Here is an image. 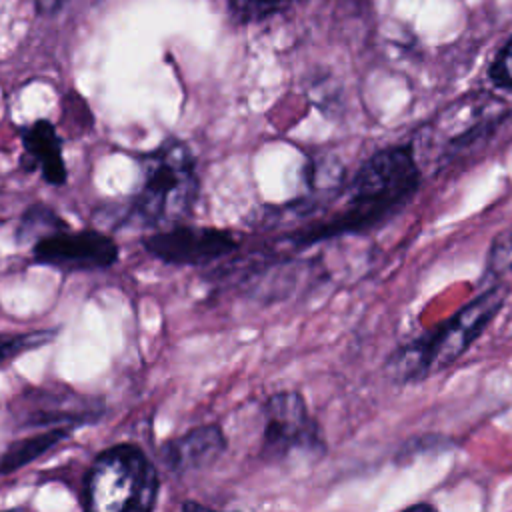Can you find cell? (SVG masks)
Here are the masks:
<instances>
[{
  "label": "cell",
  "instance_id": "obj_11",
  "mask_svg": "<svg viewBox=\"0 0 512 512\" xmlns=\"http://www.w3.org/2000/svg\"><path fill=\"white\" fill-rule=\"evenodd\" d=\"M22 138V166L38 170L42 180L52 186H62L68 180V168L62 154V140L54 124L40 118L20 130Z\"/></svg>",
  "mask_w": 512,
  "mask_h": 512
},
{
  "label": "cell",
  "instance_id": "obj_7",
  "mask_svg": "<svg viewBox=\"0 0 512 512\" xmlns=\"http://www.w3.org/2000/svg\"><path fill=\"white\" fill-rule=\"evenodd\" d=\"M106 412L100 398L82 394L66 384L26 386L10 402V416L18 428H78L98 422Z\"/></svg>",
  "mask_w": 512,
  "mask_h": 512
},
{
  "label": "cell",
  "instance_id": "obj_4",
  "mask_svg": "<svg viewBox=\"0 0 512 512\" xmlns=\"http://www.w3.org/2000/svg\"><path fill=\"white\" fill-rule=\"evenodd\" d=\"M160 476L148 454L130 442L102 450L82 486V506L96 512H148L156 506Z\"/></svg>",
  "mask_w": 512,
  "mask_h": 512
},
{
  "label": "cell",
  "instance_id": "obj_10",
  "mask_svg": "<svg viewBox=\"0 0 512 512\" xmlns=\"http://www.w3.org/2000/svg\"><path fill=\"white\" fill-rule=\"evenodd\" d=\"M226 446L228 442L220 424H202L166 440L158 456L168 472L182 476L212 466L226 452Z\"/></svg>",
  "mask_w": 512,
  "mask_h": 512
},
{
  "label": "cell",
  "instance_id": "obj_8",
  "mask_svg": "<svg viewBox=\"0 0 512 512\" xmlns=\"http://www.w3.org/2000/svg\"><path fill=\"white\" fill-rule=\"evenodd\" d=\"M120 258L118 244L100 230H70L68 224L32 244V262L62 272H92L112 268Z\"/></svg>",
  "mask_w": 512,
  "mask_h": 512
},
{
  "label": "cell",
  "instance_id": "obj_16",
  "mask_svg": "<svg viewBox=\"0 0 512 512\" xmlns=\"http://www.w3.org/2000/svg\"><path fill=\"white\" fill-rule=\"evenodd\" d=\"M506 272H512V224L496 234L488 252V274L502 276Z\"/></svg>",
  "mask_w": 512,
  "mask_h": 512
},
{
  "label": "cell",
  "instance_id": "obj_17",
  "mask_svg": "<svg viewBox=\"0 0 512 512\" xmlns=\"http://www.w3.org/2000/svg\"><path fill=\"white\" fill-rule=\"evenodd\" d=\"M488 76L498 88H512V38L502 46L490 64Z\"/></svg>",
  "mask_w": 512,
  "mask_h": 512
},
{
  "label": "cell",
  "instance_id": "obj_1",
  "mask_svg": "<svg viewBox=\"0 0 512 512\" xmlns=\"http://www.w3.org/2000/svg\"><path fill=\"white\" fill-rule=\"evenodd\" d=\"M420 186V166L412 146H392L370 156L354 174L346 208L332 220L290 236L296 246L340 234L364 232L398 212Z\"/></svg>",
  "mask_w": 512,
  "mask_h": 512
},
{
  "label": "cell",
  "instance_id": "obj_6",
  "mask_svg": "<svg viewBox=\"0 0 512 512\" xmlns=\"http://www.w3.org/2000/svg\"><path fill=\"white\" fill-rule=\"evenodd\" d=\"M260 456L266 462H286L298 456H322L326 442L306 400L296 390H280L262 402Z\"/></svg>",
  "mask_w": 512,
  "mask_h": 512
},
{
  "label": "cell",
  "instance_id": "obj_3",
  "mask_svg": "<svg viewBox=\"0 0 512 512\" xmlns=\"http://www.w3.org/2000/svg\"><path fill=\"white\" fill-rule=\"evenodd\" d=\"M506 296V284H494L470 300L444 324L400 346L384 366L388 378L400 384L414 380L418 382L452 366L502 310Z\"/></svg>",
  "mask_w": 512,
  "mask_h": 512
},
{
  "label": "cell",
  "instance_id": "obj_2",
  "mask_svg": "<svg viewBox=\"0 0 512 512\" xmlns=\"http://www.w3.org/2000/svg\"><path fill=\"white\" fill-rule=\"evenodd\" d=\"M140 168L142 184L128 206V220L156 230L184 224L200 196L198 162L190 146L170 136L140 156Z\"/></svg>",
  "mask_w": 512,
  "mask_h": 512
},
{
  "label": "cell",
  "instance_id": "obj_12",
  "mask_svg": "<svg viewBox=\"0 0 512 512\" xmlns=\"http://www.w3.org/2000/svg\"><path fill=\"white\" fill-rule=\"evenodd\" d=\"M72 430L74 428H68V426H54V428H46L44 432H36L12 442L0 456V474L16 472L18 468L40 458L42 454H46L48 450L64 442L72 434Z\"/></svg>",
  "mask_w": 512,
  "mask_h": 512
},
{
  "label": "cell",
  "instance_id": "obj_13",
  "mask_svg": "<svg viewBox=\"0 0 512 512\" xmlns=\"http://www.w3.org/2000/svg\"><path fill=\"white\" fill-rule=\"evenodd\" d=\"M66 222L46 204H32L18 224V242L34 244L38 238L54 232L56 228L64 226Z\"/></svg>",
  "mask_w": 512,
  "mask_h": 512
},
{
  "label": "cell",
  "instance_id": "obj_14",
  "mask_svg": "<svg viewBox=\"0 0 512 512\" xmlns=\"http://www.w3.org/2000/svg\"><path fill=\"white\" fill-rule=\"evenodd\" d=\"M56 330H32V332H0V366L16 360L24 352L40 348L52 342Z\"/></svg>",
  "mask_w": 512,
  "mask_h": 512
},
{
  "label": "cell",
  "instance_id": "obj_9",
  "mask_svg": "<svg viewBox=\"0 0 512 512\" xmlns=\"http://www.w3.org/2000/svg\"><path fill=\"white\" fill-rule=\"evenodd\" d=\"M144 250L172 266H204L224 258L240 248L234 232L212 226L176 224L152 232L142 240Z\"/></svg>",
  "mask_w": 512,
  "mask_h": 512
},
{
  "label": "cell",
  "instance_id": "obj_5",
  "mask_svg": "<svg viewBox=\"0 0 512 512\" xmlns=\"http://www.w3.org/2000/svg\"><path fill=\"white\" fill-rule=\"evenodd\" d=\"M506 116V104L490 94H470L446 106L420 134L426 162L444 166L454 156L484 142Z\"/></svg>",
  "mask_w": 512,
  "mask_h": 512
},
{
  "label": "cell",
  "instance_id": "obj_18",
  "mask_svg": "<svg viewBox=\"0 0 512 512\" xmlns=\"http://www.w3.org/2000/svg\"><path fill=\"white\" fill-rule=\"evenodd\" d=\"M36 2H38V8H40V10L54 12V10H58L66 0H36Z\"/></svg>",
  "mask_w": 512,
  "mask_h": 512
},
{
  "label": "cell",
  "instance_id": "obj_15",
  "mask_svg": "<svg viewBox=\"0 0 512 512\" xmlns=\"http://www.w3.org/2000/svg\"><path fill=\"white\" fill-rule=\"evenodd\" d=\"M292 0H228V6L236 20L240 22H258L264 20L284 8H288Z\"/></svg>",
  "mask_w": 512,
  "mask_h": 512
}]
</instances>
